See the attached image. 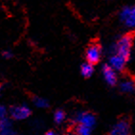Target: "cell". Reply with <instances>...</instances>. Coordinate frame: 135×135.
I'll list each match as a JSON object with an SVG mask.
<instances>
[{
    "instance_id": "cell-1",
    "label": "cell",
    "mask_w": 135,
    "mask_h": 135,
    "mask_svg": "<svg viewBox=\"0 0 135 135\" xmlns=\"http://www.w3.org/2000/svg\"><path fill=\"white\" fill-rule=\"evenodd\" d=\"M131 49H132V38L128 35L121 36V38L118 39V41L115 43L113 47L114 54L121 56L126 60L130 57Z\"/></svg>"
},
{
    "instance_id": "cell-8",
    "label": "cell",
    "mask_w": 135,
    "mask_h": 135,
    "mask_svg": "<svg viewBox=\"0 0 135 135\" xmlns=\"http://www.w3.org/2000/svg\"><path fill=\"white\" fill-rule=\"evenodd\" d=\"M126 61L127 60L122 57L121 56L117 54L111 55V57H109V66L114 69L115 71H122L126 66Z\"/></svg>"
},
{
    "instance_id": "cell-3",
    "label": "cell",
    "mask_w": 135,
    "mask_h": 135,
    "mask_svg": "<svg viewBox=\"0 0 135 135\" xmlns=\"http://www.w3.org/2000/svg\"><path fill=\"white\" fill-rule=\"evenodd\" d=\"M102 56V50L101 47L98 44H92L88 47V49L86 50V60L91 64L99 62L101 60Z\"/></svg>"
},
{
    "instance_id": "cell-16",
    "label": "cell",
    "mask_w": 135,
    "mask_h": 135,
    "mask_svg": "<svg viewBox=\"0 0 135 135\" xmlns=\"http://www.w3.org/2000/svg\"><path fill=\"white\" fill-rule=\"evenodd\" d=\"M3 56H4V57H6V59H10V57H12V53H11L10 51H6V52H4Z\"/></svg>"
},
{
    "instance_id": "cell-4",
    "label": "cell",
    "mask_w": 135,
    "mask_h": 135,
    "mask_svg": "<svg viewBox=\"0 0 135 135\" xmlns=\"http://www.w3.org/2000/svg\"><path fill=\"white\" fill-rule=\"evenodd\" d=\"M30 114H31V110L27 105H16L11 109V115L16 121L27 119Z\"/></svg>"
},
{
    "instance_id": "cell-9",
    "label": "cell",
    "mask_w": 135,
    "mask_h": 135,
    "mask_svg": "<svg viewBox=\"0 0 135 135\" xmlns=\"http://www.w3.org/2000/svg\"><path fill=\"white\" fill-rule=\"evenodd\" d=\"M120 88L125 93H132L135 90V83L134 81H130V80H125L121 83Z\"/></svg>"
},
{
    "instance_id": "cell-6",
    "label": "cell",
    "mask_w": 135,
    "mask_h": 135,
    "mask_svg": "<svg viewBox=\"0 0 135 135\" xmlns=\"http://www.w3.org/2000/svg\"><path fill=\"white\" fill-rule=\"evenodd\" d=\"M77 122L80 125H83L84 127H87L89 128H91L92 127H94L95 123H96V118L93 114L88 113V112H81L77 115Z\"/></svg>"
},
{
    "instance_id": "cell-14",
    "label": "cell",
    "mask_w": 135,
    "mask_h": 135,
    "mask_svg": "<svg viewBox=\"0 0 135 135\" xmlns=\"http://www.w3.org/2000/svg\"><path fill=\"white\" fill-rule=\"evenodd\" d=\"M90 132V128L87 127H84L83 125H80L78 127V133L80 135L81 134H84V133H89Z\"/></svg>"
},
{
    "instance_id": "cell-5",
    "label": "cell",
    "mask_w": 135,
    "mask_h": 135,
    "mask_svg": "<svg viewBox=\"0 0 135 135\" xmlns=\"http://www.w3.org/2000/svg\"><path fill=\"white\" fill-rule=\"evenodd\" d=\"M130 131L129 124L126 120L118 122L112 127L108 135H128Z\"/></svg>"
},
{
    "instance_id": "cell-11",
    "label": "cell",
    "mask_w": 135,
    "mask_h": 135,
    "mask_svg": "<svg viewBox=\"0 0 135 135\" xmlns=\"http://www.w3.org/2000/svg\"><path fill=\"white\" fill-rule=\"evenodd\" d=\"M34 104L36 107L38 108H46L49 107L48 101L44 98H40V97H36L34 99Z\"/></svg>"
},
{
    "instance_id": "cell-12",
    "label": "cell",
    "mask_w": 135,
    "mask_h": 135,
    "mask_svg": "<svg viewBox=\"0 0 135 135\" xmlns=\"http://www.w3.org/2000/svg\"><path fill=\"white\" fill-rule=\"evenodd\" d=\"M54 119H55V122L57 123V124H60V123H62L65 119V114L64 112L62 110H57L56 111L54 115Z\"/></svg>"
},
{
    "instance_id": "cell-10",
    "label": "cell",
    "mask_w": 135,
    "mask_h": 135,
    "mask_svg": "<svg viewBox=\"0 0 135 135\" xmlns=\"http://www.w3.org/2000/svg\"><path fill=\"white\" fill-rule=\"evenodd\" d=\"M81 75H83V77H85V78L91 77L94 73L93 64H91V63H89V62L83 63L81 67Z\"/></svg>"
},
{
    "instance_id": "cell-13",
    "label": "cell",
    "mask_w": 135,
    "mask_h": 135,
    "mask_svg": "<svg viewBox=\"0 0 135 135\" xmlns=\"http://www.w3.org/2000/svg\"><path fill=\"white\" fill-rule=\"evenodd\" d=\"M0 135H16V132L13 129V127H10L0 130Z\"/></svg>"
},
{
    "instance_id": "cell-7",
    "label": "cell",
    "mask_w": 135,
    "mask_h": 135,
    "mask_svg": "<svg viewBox=\"0 0 135 135\" xmlns=\"http://www.w3.org/2000/svg\"><path fill=\"white\" fill-rule=\"evenodd\" d=\"M103 76H104V81H107V84L109 85H115L117 83V74L114 69H112L108 64L104 65L103 67Z\"/></svg>"
},
{
    "instance_id": "cell-18",
    "label": "cell",
    "mask_w": 135,
    "mask_h": 135,
    "mask_svg": "<svg viewBox=\"0 0 135 135\" xmlns=\"http://www.w3.org/2000/svg\"><path fill=\"white\" fill-rule=\"evenodd\" d=\"M81 135H90V132H89V133H84V134H81Z\"/></svg>"
},
{
    "instance_id": "cell-15",
    "label": "cell",
    "mask_w": 135,
    "mask_h": 135,
    "mask_svg": "<svg viewBox=\"0 0 135 135\" xmlns=\"http://www.w3.org/2000/svg\"><path fill=\"white\" fill-rule=\"evenodd\" d=\"M6 115H7V109L4 105L0 104V119L2 118H5Z\"/></svg>"
},
{
    "instance_id": "cell-17",
    "label": "cell",
    "mask_w": 135,
    "mask_h": 135,
    "mask_svg": "<svg viewBox=\"0 0 135 135\" xmlns=\"http://www.w3.org/2000/svg\"><path fill=\"white\" fill-rule=\"evenodd\" d=\"M44 135H55V133L53 132V131H49V132H47V133H45Z\"/></svg>"
},
{
    "instance_id": "cell-2",
    "label": "cell",
    "mask_w": 135,
    "mask_h": 135,
    "mask_svg": "<svg viewBox=\"0 0 135 135\" xmlns=\"http://www.w3.org/2000/svg\"><path fill=\"white\" fill-rule=\"evenodd\" d=\"M120 20L127 29H135V6H127L120 12Z\"/></svg>"
}]
</instances>
